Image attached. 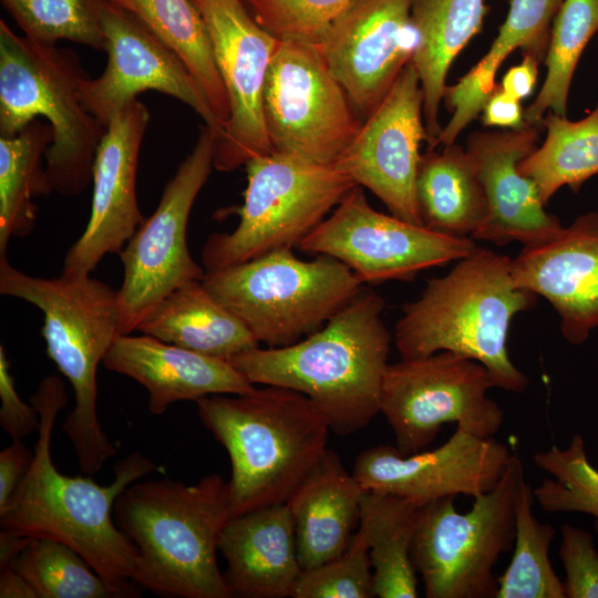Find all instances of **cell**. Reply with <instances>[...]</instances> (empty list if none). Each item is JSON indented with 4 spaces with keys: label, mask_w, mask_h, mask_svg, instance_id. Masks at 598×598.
<instances>
[{
    "label": "cell",
    "mask_w": 598,
    "mask_h": 598,
    "mask_svg": "<svg viewBox=\"0 0 598 598\" xmlns=\"http://www.w3.org/2000/svg\"><path fill=\"white\" fill-rule=\"evenodd\" d=\"M30 403L40 424L31 465L4 508L0 525L31 538H51L78 551L106 582L115 598L136 597L137 553L112 519L118 495L158 466L133 452L114 466V480L99 485L91 477L62 474L51 456L52 431L66 405L63 381L41 380Z\"/></svg>",
    "instance_id": "1"
},
{
    "label": "cell",
    "mask_w": 598,
    "mask_h": 598,
    "mask_svg": "<svg viewBox=\"0 0 598 598\" xmlns=\"http://www.w3.org/2000/svg\"><path fill=\"white\" fill-rule=\"evenodd\" d=\"M384 299L362 290L322 328L281 348L255 347L228 361L251 384L305 394L330 431L349 435L380 413L392 336L382 319Z\"/></svg>",
    "instance_id": "2"
},
{
    "label": "cell",
    "mask_w": 598,
    "mask_h": 598,
    "mask_svg": "<svg viewBox=\"0 0 598 598\" xmlns=\"http://www.w3.org/2000/svg\"><path fill=\"white\" fill-rule=\"evenodd\" d=\"M537 298L515 283L512 258L476 246L402 307L395 347L401 358L439 351L468 357L487 368L496 388L523 392L529 380L509 359L507 337L514 317Z\"/></svg>",
    "instance_id": "3"
},
{
    "label": "cell",
    "mask_w": 598,
    "mask_h": 598,
    "mask_svg": "<svg viewBox=\"0 0 598 598\" xmlns=\"http://www.w3.org/2000/svg\"><path fill=\"white\" fill-rule=\"evenodd\" d=\"M113 514L136 549L140 587L163 597H231L216 557L231 517L229 484L220 475L194 485L134 482L118 495Z\"/></svg>",
    "instance_id": "4"
},
{
    "label": "cell",
    "mask_w": 598,
    "mask_h": 598,
    "mask_svg": "<svg viewBox=\"0 0 598 598\" xmlns=\"http://www.w3.org/2000/svg\"><path fill=\"white\" fill-rule=\"evenodd\" d=\"M204 426L225 447L231 517L283 504L327 451L329 424L302 393L278 385L196 401Z\"/></svg>",
    "instance_id": "5"
},
{
    "label": "cell",
    "mask_w": 598,
    "mask_h": 598,
    "mask_svg": "<svg viewBox=\"0 0 598 598\" xmlns=\"http://www.w3.org/2000/svg\"><path fill=\"white\" fill-rule=\"evenodd\" d=\"M0 293L38 307L47 352L69 380L74 408L62 429L84 474L99 472L116 446L97 419L96 371L120 334L118 290L90 275L29 276L0 256Z\"/></svg>",
    "instance_id": "6"
},
{
    "label": "cell",
    "mask_w": 598,
    "mask_h": 598,
    "mask_svg": "<svg viewBox=\"0 0 598 598\" xmlns=\"http://www.w3.org/2000/svg\"><path fill=\"white\" fill-rule=\"evenodd\" d=\"M87 78L73 52L20 37L0 20V136H16L44 117L53 130L45 173L65 196L81 194L92 181L106 130L83 103Z\"/></svg>",
    "instance_id": "7"
},
{
    "label": "cell",
    "mask_w": 598,
    "mask_h": 598,
    "mask_svg": "<svg viewBox=\"0 0 598 598\" xmlns=\"http://www.w3.org/2000/svg\"><path fill=\"white\" fill-rule=\"evenodd\" d=\"M205 287L270 348L293 344L322 328L361 290L341 261L312 260L281 248L245 262L205 271Z\"/></svg>",
    "instance_id": "8"
},
{
    "label": "cell",
    "mask_w": 598,
    "mask_h": 598,
    "mask_svg": "<svg viewBox=\"0 0 598 598\" xmlns=\"http://www.w3.org/2000/svg\"><path fill=\"white\" fill-rule=\"evenodd\" d=\"M240 220L231 233L208 236L205 271L238 265L281 248H293L357 185L332 165L271 152L246 165Z\"/></svg>",
    "instance_id": "9"
},
{
    "label": "cell",
    "mask_w": 598,
    "mask_h": 598,
    "mask_svg": "<svg viewBox=\"0 0 598 598\" xmlns=\"http://www.w3.org/2000/svg\"><path fill=\"white\" fill-rule=\"evenodd\" d=\"M514 455L497 484L474 498L470 511H456L444 497L422 507L411 555L427 598H496L494 568L515 540V511L522 482Z\"/></svg>",
    "instance_id": "10"
},
{
    "label": "cell",
    "mask_w": 598,
    "mask_h": 598,
    "mask_svg": "<svg viewBox=\"0 0 598 598\" xmlns=\"http://www.w3.org/2000/svg\"><path fill=\"white\" fill-rule=\"evenodd\" d=\"M494 386L485 365L452 351L402 358L384 371L380 413L402 455L420 452L451 422L476 436L494 437L504 421V411L487 395Z\"/></svg>",
    "instance_id": "11"
},
{
    "label": "cell",
    "mask_w": 598,
    "mask_h": 598,
    "mask_svg": "<svg viewBox=\"0 0 598 598\" xmlns=\"http://www.w3.org/2000/svg\"><path fill=\"white\" fill-rule=\"evenodd\" d=\"M216 136L200 127L192 152L165 185L155 212L121 250L120 333L130 334L179 286L202 280L205 269L190 256L187 223L193 204L214 168Z\"/></svg>",
    "instance_id": "12"
},
{
    "label": "cell",
    "mask_w": 598,
    "mask_h": 598,
    "mask_svg": "<svg viewBox=\"0 0 598 598\" xmlns=\"http://www.w3.org/2000/svg\"><path fill=\"white\" fill-rule=\"evenodd\" d=\"M264 113L274 152L320 165H332L362 124L319 47L297 39H280Z\"/></svg>",
    "instance_id": "13"
},
{
    "label": "cell",
    "mask_w": 598,
    "mask_h": 598,
    "mask_svg": "<svg viewBox=\"0 0 598 598\" xmlns=\"http://www.w3.org/2000/svg\"><path fill=\"white\" fill-rule=\"evenodd\" d=\"M298 247L336 258L362 283H380L411 281L424 269L470 255L476 244L380 213L355 186Z\"/></svg>",
    "instance_id": "14"
},
{
    "label": "cell",
    "mask_w": 598,
    "mask_h": 598,
    "mask_svg": "<svg viewBox=\"0 0 598 598\" xmlns=\"http://www.w3.org/2000/svg\"><path fill=\"white\" fill-rule=\"evenodd\" d=\"M206 24L214 59L225 86L229 118L215 142L214 168L233 172L254 157L274 152L264 91L280 39L261 27L244 0H192Z\"/></svg>",
    "instance_id": "15"
},
{
    "label": "cell",
    "mask_w": 598,
    "mask_h": 598,
    "mask_svg": "<svg viewBox=\"0 0 598 598\" xmlns=\"http://www.w3.org/2000/svg\"><path fill=\"white\" fill-rule=\"evenodd\" d=\"M105 39L107 64L96 79L87 78L82 99L103 125L145 91L179 100L195 111L219 141L224 123L184 62L132 12L110 0H96Z\"/></svg>",
    "instance_id": "16"
},
{
    "label": "cell",
    "mask_w": 598,
    "mask_h": 598,
    "mask_svg": "<svg viewBox=\"0 0 598 598\" xmlns=\"http://www.w3.org/2000/svg\"><path fill=\"white\" fill-rule=\"evenodd\" d=\"M423 141V93L410 60L332 166L371 190L391 215L422 225L415 186Z\"/></svg>",
    "instance_id": "17"
},
{
    "label": "cell",
    "mask_w": 598,
    "mask_h": 598,
    "mask_svg": "<svg viewBox=\"0 0 598 598\" xmlns=\"http://www.w3.org/2000/svg\"><path fill=\"white\" fill-rule=\"evenodd\" d=\"M412 0H352L316 43L363 121L411 60Z\"/></svg>",
    "instance_id": "18"
},
{
    "label": "cell",
    "mask_w": 598,
    "mask_h": 598,
    "mask_svg": "<svg viewBox=\"0 0 598 598\" xmlns=\"http://www.w3.org/2000/svg\"><path fill=\"white\" fill-rule=\"evenodd\" d=\"M514 455L505 443L457 426L444 444L429 452L402 455L389 445L364 450L352 473L367 491L424 506L444 497L482 496L497 484Z\"/></svg>",
    "instance_id": "19"
},
{
    "label": "cell",
    "mask_w": 598,
    "mask_h": 598,
    "mask_svg": "<svg viewBox=\"0 0 598 598\" xmlns=\"http://www.w3.org/2000/svg\"><path fill=\"white\" fill-rule=\"evenodd\" d=\"M150 123L137 99L110 121L93 165L91 214L66 251L62 274L90 275L107 254H120L144 221L136 196L138 154Z\"/></svg>",
    "instance_id": "20"
},
{
    "label": "cell",
    "mask_w": 598,
    "mask_h": 598,
    "mask_svg": "<svg viewBox=\"0 0 598 598\" xmlns=\"http://www.w3.org/2000/svg\"><path fill=\"white\" fill-rule=\"evenodd\" d=\"M515 283L545 298L564 338L585 342L598 328V213L577 217L553 237L523 246L512 259Z\"/></svg>",
    "instance_id": "21"
},
{
    "label": "cell",
    "mask_w": 598,
    "mask_h": 598,
    "mask_svg": "<svg viewBox=\"0 0 598 598\" xmlns=\"http://www.w3.org/2000/svg\"><path fill=\"white\" fill-rule=\"evenodd\" d=\"M538 128L528 124L519 130L474 132L468 136L466 151L488 203L487 219L474 240L497 246L518 241L525 246L547 240L563 228L559 219L545 210L535 183L518 168L537 147Z\"/></svg>",
    "instance_id": "22"
},
{
    "label": "cell",
    "mask_w": 598,
    "mask_h": 598,
    "mask_svg": "<svg viewBox=\"0 0 598 598\" xmlns=\"http://www.w3.org/2000/svg\"><path fill=\"white\" fill-rule=\"evenodd\" d=\"M103 365L126 375L148 392V410L165 413L178 401H197L212 394H239L254 388L233 364L143 334L120 333Z\"/></svg>",
    "instance_id": "23"
},
{
    "label": "cell",
    "mask_w": 598,
    "mask_h": 598,
    "mask_svg": "<svg viewBox=\"0 0 598 598\" xmlns=\"http://www.w3.org/2000/svg\"><path fill=\"white\" fill-rule=\"evenodd\" d=\"M218 550L227 564L224 577L231 597H292L303 571L287 503L230 517Z\"/></svg>",
    "instance_id": "24"
},
{
    "label": "cell",
    "mask_w": 598,
    "mask_h": 598,
    "mask_svg": "<svg viewBox=\"0 0 598 598\" xmlns=\"http://www.w3.org/2000/svg\"><path fill=\"white\" fill-rule=\"evenodd\" d=\"M365 492L339 455L327 448L287 502L303 571L337 558L348 548L360 522Z\"/></svg>",
    "instance_id": "25"
},
{
    "label": "cell",
    "mask_w": 598,
    "mask_h": 598,
    "mask_svg": "<svg viewBox=\"0 0 598 598\" xmlns=\"http://www.w3.org/2000/svg\"><path fill=\"white\" fill-rule=\"evenodd\" d=\"M487 11L485 0H412L410 20L415 45L411 62L423 93L427 150H434L442 131L439 111L447 72L481 31Z\"/></svg>",
    "instance_id": "26"
},
{
    "label": "cell",
    "mask_w": 598,
    "mask_h": 598,
    "mask_svg": "<svg viewBox=\"0 0 598 598\" xmlns=\"http://www.w3.org/2000/svg\"><path fill=\"white\" fill-rule=\"evenodd\" d=\"M137 331L227 361L259 346L247 326L202 280L188 281L172 291L140 323Z\"/></svg>",
    "instance_id": "27"
},
{
    "label": "cell",
    "mask_w": 598,
    "mask_h": 598,
    "mask_svg": "<svg viewBox=\"0 0 598 598\" xmlns=\"http://www.w3.org/2000/svg\"><path fill=\"white\" fill-rule=\"evenodd\" d=\"M415 192L427 229L473 239L487 219L488 203L475 163L455 143L422 155Z\"/></svg>",
    "instance_id": "28"
},
{
    "label": "cell",
    "mask_w": 598,
    "mask_h": 598,
    "mask_svg": "<svg viewBox=\"0 0 598 598\" xmlns=\"http://www.w3.org/2000/svg\"><path fill=\"white\" fill-rule=\"evenodd\" d=\"M422 505L400 495L367 491L359 527L364 532L375 596L415 598L417 584L411 548Z\"/></svg>",
    "instance_id": "29"
},
{
    "label": "cell",
    "mask_w": 598,
    "mask_h": 598,
    "mask_svg": "<svg viewBox=\"0 0 598 598\" xmlns=\"http://www.w3.org/2000/svg\"><path fill=\"white\" fill-rule=\"evenodd\" d=\"M52 140L51 125L40 120L16 136H0V256L6 255L10 238L33 230V197L53 190L42 161Z\"/></svg>",
    "instance_id": "30"
},
{
    "label": "cell",
    "mask_w": 598,
    "mask_h": 598,
    "mask_svg": "<svg viewBox=\"0 0 598 598\" xmlns=\"http://www.w3.org/2000/svg\"><path fill=\"white\" fill-rule=\"evenodd\" d=\"M132 12L187 66L226 125L229 103L210 38L192 0H110Z\"/></svg>",
    "instance_id": "31"
},
{
    "label": "cell",
    "mask_w": 598,
    "mask_h": 598,
    "mask_svg": "<svg viewBox=\"0 0 598 598\" xmlns=\"http://www.w3.org/2000/svg\"><path fill=\"white\" fill-rule=\"evenodd\" d=\"M542 125L546 137L518 164L520 173L536 185L544 205L563 186L577 193L598 175V105L584 118L570 121L551 111Z\"/></svg>",
    "instance_id": "32"
},
{
    "label": "cell",
    "mask_w": 598,
    "mask_h": 598,
    "mask_svg": "<svg viewBox=\"0 0 598 598\" xmlns=\"http://www.w3.org/2000/svg\"><path fill=\"white\" fill-rule=\"evenodd\" d=\"M598 31V0H563L554 19L545 58L542 89L524 111L525 121L539 126L547 112L566 116L569 87L578 60Z\"/></svg>",
    "instance_id": "33"
},
{
    "label": "cell",
    "mask_w": 598,
    "mask_h": 598,
    "mask_svg": "<svg viewBox=\"0 0 598 598\" xmlns=\"http://www.w3.org/2000/svg\"><path fill=\"white\" fill-rule=\"evenodd\" d=\"M534 488L525 478L516 502L514 553L498 577L496 598H566L549 558L556 530L534 516Z\"/></svg>",
    "instance_id": "34"
},
{
    "label": "cell",
    "mask_w": 598,
    "mask_h": 598,
    "mask_svg": "<svg viewBox=\"0 0 598 598\" xmlns=\"http://www.w3.org/2000/svg\"><path fill=\"white\" fill-rule=\"evenodd\" d=\"M8 566L31 582L39 598H115L91 565L59 540L32 538Z\"/></svg>",
    "instance_id": "35"
},
{
    "label": "cell",
    "mask_w": 598,
    "mask_h": 598,
    "mask_svg": "<svg viewBox=\"0 0 598 598\" xmlns=\"http://www.w3.org/2000/svg\"><path fill=\"white\" fill-rule=\"evenodd\" d=\"M534 463L551 476L534 488L545 512H580L598 518V470L589 463L580 435H574L567 448L551 446L536 453Z\"/></svg>",
    "instance_id": "36"
},
{
    "label": "cell",
    "mask_w": 598,
    "mask_h": 598,
    "mask_svg": "<svg viewBox=\"0 0 598 598\" xmlns=\"http://www.w3.org/2000/svg\"><path fill=\"white\" fill-rule=\"evenodd\" d=\"M24 35L42 43L69 40L104 50L96 0H1Z\"/></svg>",
    "instance_id": "37"
},
{
    "label": "cell",
    "mask_w": 598,
    "mask_h": 598,
    "mask_svg": "<svg viewBox=\"0 0 598 598\" xmlns=\"http://www.w3.org/2000/svg\"><path fill=\"white\" fill-rule=\"evenodd\" d=\"M369 544L359 527L337 558L302 571L293 598H372L375 596Z\"/></svg>",
    "instance_id": "38"
},
{
    "label": "cell",
    "mask_w": 598,
    "mask_h": 598,
    "mask_svg": "<svg viewBox=\"0 0 598 598\" xmlns=\"http://www.w3.org/2000/svg\"><path fill=\"white\" fill-rule=\"evenodd\" d=\"M563 0H511L507 17L488 52L480 60L498 71L516 49L523 55L545 60L554 19Z\"/></svg>",
    "instance_id": "39"
},
{
    "label": "cell",
    "mask_w": 598,
    "mask_h": 598,
    "mask_svg": "<svg viewBox=\"0 0 598 598\" xmlns=\"http://www.w3.org/2000/svg\"><path fill=\"white\" fill-rule=\"evenodd\" d=\"M352 0H246L256 21L278 39L317 43Z\"/></svg>",
    "instance_id": "40"
},
{
    "label": "cell",
    "mask_w": 598,
    "mask_h": 598,
    "mask_svg": "<svg viewBox=\"0 0 598 598\" xmlns=\"http://www.w3.org/2000/svg\"><path fill=\"white\" fill-rule=\"evenodd\" d=\"M497 71L478 61L455 84L446 85L443 100L453 114L442 127L436 146H448L455 143L458 134L472 123L497 89L495 81Z\"/></svg>",
    "instance_id": "41"
},
{
    "label": "cell",
    "mask_w": 598,
    "mask_h": 598,
    "mask_svg": "<svg viewBox=\"0 0 598 598\" xmlns=\"http://www.w3.org/2000/svg\"><path fill=\"white\" fill-rule=\"evenodd\" d=\"M560 532L565 597L598 598V551L591 534L569 524H563Z\"/></svg>",
    "instance_id": "42"
},
{
    "label": "cell",
    "mask_w": 598,
    "mask_h": 598,
    "mask_svg": "<svg viewBox=\"0 0 598 598\" xmlns=\"http://www.w3.org/2000/svg\"><path fill=\"white\" fill-rule=\"evenodd\" d=\"M0 425L12 441H22L38 431L39 413L31 403L27 404L20 399L3 344L0 346Z\"/></svg>",
    "instance_id": "43"
},
{
    "label": "cell",
    "mask_w": 598,
    "mask_h": 598,
    "mask_svg": "<svg viewBox=\"0 0 598 598\" xmlns=\"http://www.w3.org/2000/svg\"><path fill=\"white\" fill-rule=\"evenodd\" d=\"M33 457L22 441H12L0 452V509L4 508L27 474Z\"/></svg>",
    "instance_id": "44"
},
{
    "label": "cell",
    "mask_w": 598,
    "mask_h": 598,
    "mask_svg": "<svg viewBox=\"0 0 598 598\" xmlns=\"http://www.w3.org/2000/svg\"><path fill=\"white\" fill-rule=\"evenodd\" d=\"M482 122L485 126L508 130H519L528 125L524 118L520 101L506 94L499 85L483 109Z\"/></svg>",
    "instance_id": "45"
},
{
    "label": "cell",
    "mask_w": 598,
    "mask_h": 598,
    "mask_svg": "<svg viewBox=\"0 0 598 598\" xmlns=\"http://www.w3.org/2000/svg\"><path fill=\"white\" fill-rule=\"evenodd\" d=\"M539 61L533 55H524L523 61L512 66L502 78L501 89L512 97L522 101L534 90Z\"/></svg>",
    "instance_id": "46"
},
{
    "label": "cell",
    "mask_w": 598,
    "mask_h": 598,
    "mask_svg": "<svg viewBox=\"0 0 598 598\" xmlns=\"http://www.w3.org/2000/svg\"><path fill=\"white\" fill-rule=\"evenodd\" d=\"M0 598H39L31 582L11 566L1 568Z\"/></svg>",
    "instance_id": "47"
},
{
    "label": "cell",
    "mask_w": 598,
    "mask_h": 598,
    "mask_svg": "<svg viewBox=\"0 0 598 598\" xmlns=\"http://www.w3.org/2000/svg\"><path fill=\"white\" fill-rule=\"evenodd\" d=\"M31 537L1 528L0 532V568L8 566L31 542Z\"/></svg>",
    "instance_id": "48"
},
{
    "label": "cell",
    "mask_w": 598,
    "mask_h": 598,
    "mask_svg": "<svg viewBox=\"0 0 598 598\" xmlns=\"http://www.w3.org/2000/svg\"><path fill=\"white\" fill-rule=\"evenodd\" d=\"M595 528L598 532V518H596V520H595Z\"/></svg>",
    "instance_id": "49"
}]
</instances>
